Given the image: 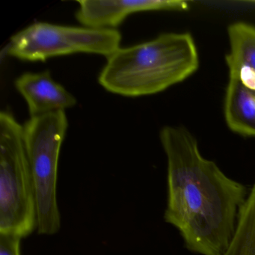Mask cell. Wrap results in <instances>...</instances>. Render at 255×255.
I'll return each instance as SVG.
<instances>
[{
	"label": "cell",
	"instance_id": "6da1fadb",
	"mask_svg": "<svg viewBox=\"0 0 255 255\" xmlns=\"http://www.w3.org/2000/svg\"><path fill=\"white\" fill-rule=\"evenodd\" d=\"M160 141L168 160L165 222L178 229L191 252L223 255L247 198L246 188L205 159L184 128L165 127Z\"/></svg>",
	"mask_w": 255,
	"mask_h": 255
},
{
	"label": "cell",
	"instance_id": "ba28073f",
	"mask_svg": "<svg viewBox=\"0 0 255 255\" xmlns=\"http://www.w3.org/2000/svg\"><path fill=\"white\" fill-rule=\"evenodd\" d=\"M231 50L226 56L230 78L255 92V27L236 23L228 29Z\"/></svg>",
	"mask_w": 255,
	"mask_h": 255
},
{
	"label": "cell",
	"instance_id": "52a82bcc",
	"mask_svg": "<svg viewBox=\"0 0 255 255\" xmlns=\"http://www.w3.org/2000/svg\"><path fill=\"white\" fill-rule=\"evenodd\" d=\"M14 84L26 101L30 119L65 111L77 104L74 95L56 83L49 71L25 73Z\"/></svg>",
	"mask_w": 255,
	"mask_h": 255
},
{
	"label": "cell",
	"instance_id": "7a4b0ae2",
	"mask_svg": "<svg viewBox=\"0 0 255 255\" xmlns=\"http://www.w3.org/2000/svg\"><path fill=\"white\" fill-rule=\"evenodd\" d=\"M198 51L189 33H165L107 57L98 81L103 88L125 97L159 93L183 81L198 69Z\"/></svg>",
	"mask_w": 255,
	"mask_h": 255
},
{
	"label": "cell",
	"instance_id": "8992f818",
	"mask_svg": "<svg viewBox=\"0 0 255 255\" xmlns=\"http://www.w3.org/2000/svg\"><path fill=\"white\" fill-rule=\"evenodd\" d=\"M77 20L86 27L116 29L134 13L149 11H182L187 2L179 0H79Z\"/></svg>",
	"mask_w": 255,
	"mask_h": 255
},
{
	"label": "cell",
	"instance_id": "30bf717a",
	"mask_svg": "<svg viewBox=\"0 0 255 255\" xmlns=\"http://www.w3.org/2000/svg\"><path fill=\"white\" fill-rule=\"evenodd\" d=\"M222 255H255V183L240 209L234 235Z\"/></svg>",
	"mask_w": 255,
	"mask_h": 255
},
{
	"label": "cell",
	"instance_id": "5b68a950",
	"mask_svg": "<svg viewBox=\"0 0 255 255\" xmlns=\"http://www.w3.org/2000/svg\"><path fill=\"white\" fill-rule=\"evenodd\" d=\"M122 34L117 29L33 23L10 40L7 54L28 62L84 53L109 57L120 48Z\"/></svg>",
	"mask_w": 255,
	"mask_h": 255
},
{
	"label": "cell",
	"instance_id": "8fae6325",
	"mask_svg": "<svg viewBox=\"0 0 255 255\" xmlns=\"http://www.w3.org/2000/svg\"><path fill=\"white\" fill-rule=\"evenodd\" d=\"M20 240L17 236L0 234V255H21Z\"/></svg>",
	"mask_w": 255,
	"mask_h": 255
},
{
	"label": "cell",
	"instance_id": "277c9868",
	"mask_svg": "<svg viewBox=\"0 0 255 255\" xmlns=\"http://www.w3.org/2000/svg\"><path fill=\"white\" fill-rule=\"evenodd\" d=\"M68 122L65 111L31 118L23 138L35 185L37 231L51 236L61 228L57 202L58 166Z\"/></svg>",
	"mask_w": 255,
	"mask_h": 255
},
{
	"label": "cell",
	"instance_id": "3957f363",
	"mask_svg": "<svg viewBox=\"0 0 255 255\" xmlns=\"http://www.w3.org/2000/svg\"><path fill=\"white\" fill-rule=\"evenodd\" d=\"M37 229L35 185L23 127L8 112L0 113V234L20 238Z\"/></svg>",
	"mask_w": 255,
	"mask_h": 255
},
{
	"label": "cell",
	"instance_id": "9c48e42d",
	"mask_svg": "<svg viewBox=\"0 0 255 255\" xmlns=\"http://www.w3.org/2000/svg\"><path fill=\"white\" fill-rule=\"evenodd\" d=\"M225 115L230 129L255 136V92L241 82L230 78L225 102Z\"/></svg>",
	"mask_w": 255,
	"mask_h": 255
}]
</instances>
